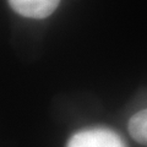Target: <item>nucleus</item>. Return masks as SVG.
<instances>
[{
    "label": "nucleus",
    "mask_w": 147,
    "mask_h": 147,
    "mask_svg": "<svg viewBox=\"0 0 147 147\" xmlns=\"http://www.w3.org/2000/svg\"><path fill=\"white\" fill-rule=\"evenodd\" d=\"M127 127L132 139L141 145L147 146V109L134 114L129 121Z\"/></svg>",
    "instance_id": "7ed1b4c3"
},
{
    "label": "nucleus",
    "mask_w": 147,
    "mask_h": 147,
    "mask_svg": "<svg viewBox=\"0 0 147 147\" xmlns=\"http://www.w3.org/2000/svg\"><path fill=\"white\" fill-rule=\"evenodd\" d=\"M18 15L28 18H45L57 10L60 0H7Z\"/></svg>",
    "instance_id": "f03ea898"
},
{
    "label": "nucleus",
    "mask_w": 147,
    "mask_h": 147,
    "mask_svg": "<svg viewBox=\"0 0 147 147\" xmlns=\"http://www.w3.org/2000/svg\"><path fill=\"white\" fill-rule=\"evenodd\" d=\"M66 147H125L117 132L109 129H86L74 134Z\"/></svg>",
    "instance_id": "f257e3e1"
}]
</instances>
